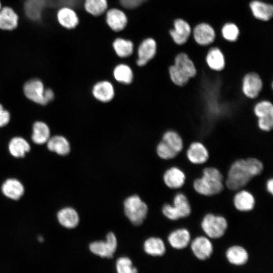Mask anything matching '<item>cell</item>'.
I'll return each mask as SVG.
<instances>
[{
	"label": "cell",
	"mask_w": 273,
	"mask_h": 273,
	"mask_svg": "<svg viewBox=\"0 0 273 273\" xmlns=\"http://www.w3.org/2000/svg\"><path fill=\"white\" fill-rule=\"evenodd\" d=\"M264 168L263 162L256 157L236 159L228 169L224 185L229 190L237 191L245 187L253 178L261 175Z\"/></svg>",
	"instance_id": "1"
},
{
	"label": "cell",
	"mask_w": 273,
	"mask_h": 273,
	"mask_svg": "<svg viewBox=\"0 0 273 273\" xmlns=\"http://www.w3.org/2000/svg\"><path fill=\"white\" fill-rule=\"evenodd\" d=\"M201 177L195 178L193 187L195 192L204 196H213L220 194L224 188L223 174L213 166H204Z\"/></svg>",
	"instance_id": "2"
},
{
	"label": "cell",
	"mask_w": 273,
	"mask_h": 273,
	"mask_svg": "<svg viewBox=\"0 0 273 273\" xmlns=\"http://www.w3.org/2000/svg\"><path fill=\"white\" fill-rule=\"evenodd\" d=\"M263 82L260 75L255 71H249L244 74L241 80V91L247 98L256 99L261 98L271 102L270 98L261 91Z\"/></svg>",
	"instance_id": "3"
},
{
	"label": "cell",
	"mask_w": 273,
	"mask_h": 273,
	"mask_svg": "<svg viewBox=\"0 0 273 273\" xmlns=\"http://www.w3.org/2000/svg\"><path fill=\"white\" fill-rule=\"evenodd\" d=\"M201 228L206 236L210 239H218L225 234L228 222L222 215L208 213L201 220Z\"/></svg>",
	"instance_id": "4"
},
{
	"label": "cell",
	"mask_w": 273,
	"mask_h": 273,
	"mask_svg": "<svg viewBox=\"0 0 273 273\" xmlns=\"http://www.w3.org/2000/svg\"><path fill=\"white\" fill-rule=\"evenodd\" d=\"M123 207L126 216L133 224H141L147 216L148 206L137 195L126 198L123 202Z\"/></svg>",
	"instance_id": "5"
},
{
	"label": "cell",
	"mask_w": 273,
	"mask_h": 273,
	"mask_svg": "<svg viewBox=\"0 0 273 273\" xmlns=\"http://www.w3.org/2000/svg\"><path fill=\"white\" fill-rule=\"evenodd\" d=\"M117 247V240L113 232H109L106 240L95 241L89 245V249L93 254L103 258L113 257Z\"/></svg>",
	"instance_id": "6"
},
{
	"label": "cell",
	"mask_w": 273,
	"mask_h": 273,
	"mask_svg": "<svg viewBox=\"0 0 273 273\" xmlns=\"http://www.w3.org/2000/svg\"><path fill=\"white\" fill-rule=\"evenodd\" d=\"M44 86L39 78H33L27 80L23 86L24 96L30 101L40 106L47 105L44 99Z\"/></svg>",
	"instance_id": "7"
},
{
	"label": "cell",
	"mask_w": 273,
	"mask_h": 273,
	"mask_svg": "<svg viewBox=\"0 0 273 273\" xmlns=\"http://www.w3.org/2000/svg\"><path fill=\"white\" fill-rule=\"evenodd\" d=\"M157 43L152 37L144 38L139 44L136 49V65L143 67L147 65L156 56L157 52Z\"/></svg>",
	"instance_id": "8"
},
{
	"label": "cell",
	"mask_w": 273,
	"mask_h": 273,
	"mask_svg": "<svg viewBox=\"0 0 273 273\" xmlns=\"http://www.w3.org/2000/svg\"><path fill=\"white\" fill-rule=\"evenodd\" d=\"M104 15L105 22L112 31L118 33L126 28L128 19L123 10L116 7L108 8Z\"/></svg>",
	"instance_id": "9"
},
{
	"label": "cell",
	"mask_w": 273,
	"mask_h": 273,
	"mask_svg": "<svg viewBox=\"0 0 273 273\" xmlns=\"http://www.w3.org/2000/svg\"><path fill=\"white\" fill-rule=\"evenodd\" d=\"M192 28L184 19L178 18L173 22V27L169 29V34L174 43L183 46L186 43L192 35Z\"/></svg>",
	"instance_id": "10"
},
{
	"label": "cell",
	"mask_w": 273,
	"mask_h": 273,
	"mask_svg": "<svg viewBox=\"0 0 273 273\" xmlns=\"http://www.w3.org/2000/svg\"><path fill=\"white\" fill-rule=\"evenodd\" d=\"M192 35L195 42L202 47L212 44L216 36L213 27L204 22L198 23L192 28Z\"/></svg>",
	"instance_id": "11"
},
{
	"label": "cell",
	"mask_w": 273,
	"mask_h": 273,
	"mask_svg": "<svg viewBox=\"0 0 273 273\" xmlns=\"http://www.w3.org/2000/svg\"><path fill=\"white\" fill-rule=\"evenodd\" d=\"M190 248L195 257L199 260L209 259L214 250L213 245L210 238L206 236H199L191 240Z\"/></svg>",
	"instance_id": "12"
},
{
	"label": "cell",
	"mask_w": 273,
	"mask_h": 273,
	"mask_svg": "<svg viewBox=\"0 0 273 273\" xmlns=\"http://www.w3.org/2000/svg\"><path fill=\"white\" fill-rule=\"evenodd\" d=\"M188 161L195 165H206L209 159V153L205 145L200 141L192 142L186 151Z\"/></svg>",
	"instance_id": "13"
},
{
	"label": "cell",
	"mask_w": 273,
	"mask_h": 273,
	"mask_svg": "<svg viewBox=\"0 0 273 273\" xmlns=\"http://www.w3.org/2000/svg\"><path fill=\"white\" fill-rule=\"evenodd\" d=\"M56 18L59 25L68 30L75 29L80 22L77 12L69 6L59 8L56 12Z\"/></svg>",
	"instance_id": "14"
},
{
	"label": "cell",
	"mask_w": 273,
	"mask_h": 273,
	"mask_svg": "<svg viewBox=\"0 0 273 273\" xmlns=\"http://www.w3.org/2000/svg\"><path fill=\"white\" fill-rule=\"evenodd\" d=\"M186 174L179 166L174 165L167 168L163 175L165 185L171 189L182 188L185 184Z\"/></svg>",
	"instance_id": "15"
},
{
	"label": "cell",
	"mask_w": 273,
	"mask_h": 273,
	"mask_svg": "<svg viewBox=\"0 0 273 273\" xmlns=\"http://www.w3.org/2000/svg\"><path fill=\"white\" fill-rule=\"evenodd\" d=\"M227 60L223 51L218 47H213L207 52L204 62L209 69L220 72L226 67Z\"/></svg>",
	"instance_id": "16"
},
{
	"label": "cell",
	"mask_w": 273,
	"mask_h": 273,
	"mask_svg": "<svg viewBox=\"0 0 273 273\" xmlns=\"http://www.w3.org/2000/svg\"><path fill=\"white\" fill-rule=\"evenodd\" d=\"M249 8L253 17L262 22H268L273 16V6L265 0H252Z\"/></svg>",
	"instance_id": "17"
},
{
	"label": "cell",
	"mask_w": 273,
	"mask_h": 273,
	"mask_svg": "<svg viewBox=\"0 0 273 273\" xmlns=\"http://www.w3.org/2000/svg\"><path fill=\"white\" fill-rule=\"evenodd\" d=\"M172 64L189 78L194 77L197 74V68L194 60L186 53H177Z\"/></svg>",
	"instance_id": "18"
},
{
	"label": "cell",
	"mask_w": 273,
	"mask_h": 273,
	"mask_svg": "<svg viewBox=\"0 0 273 273\" xmlns=\"http://www.w3.org/2000/svg\"><path fill=\"white\" fill-rule=\"evenodd\" d=\"M19 16L17 12L9 6H3L0 11V30L12 31L19 26Z\"/></svg>",
	"instance_id": "19"
},
{
	"label": "cell",
	"mask_w": 273,
	"mask_h": 273,
	"mask_svg": "<svg viewBox=\"0 0 273 273\" xmlns=\"http://www.w3.org/2000/svg\"><path fill=\"white\" fill-rule=\"evenodd\" d=\"M255 198L249 191L241 189L237 191L233 197V204L239 211L246 212L252 211L255 207Z\"/></svg>",
	"instance_id": "20"
},
{
	"label": "cell",
	"mask_w": 273,
	"mask_h": 273,
	"mask_svg": "<svg viewBox=\"0 0 273 273\" xmlns=\"http://www.w3.org/2000/svg\"><path fill=\"white\" fill-rule=\"evenodd\" d=\"M170 246L176 250H183L189 246L191 241L190 231L186 228H181L172 231L167 237Z\"/></svg>",
	"instance_id": "21"
},
{
	"label": "cell",
	"mask_w": 273,
	"mask_h": 273,
	"mask_svg": "<svg viewBox=\"0 0 273 273\" xmlns=\"http://www.w3.org/2000/svg\"><path fill=\"white\" fill-rule=\"evenodd\" d=\"M225 256L228 261L235 266H242L249 260V255L247 250L238 245H232L225 251Z\"/></svg>",
	"instance_id": "22"
},
{
	"label": "cell",
	"mask_w": 273,
	"mask_h": 273,
	"mask_svg": "<svg viewBox=\"0 0 273 273\" xmlns=\"http://www.w3.org/2000/svg\"><path fill=\"white\" fill-rule=\"evenodd\" d=\"M46 0H25L24 12L27 18L34 22L39 21L42 17Z\"/></svg>",
	"instance_id": "23"
},
{
	"label": "cell",
	"mask_w": 273,
	"mask_h": 273,
	"mask_svg": "<svg viewBox=\"0 0 273 273\" xmlns=\"http://www.w3.org/2000/svg\"><path fill=\"white\" fill-rule=\"evenodd\" d=\"M92 94L98 101L107 103L113 99L115 91L111 82L104 80L99 81L95 84L92 89Z\"/></svg>",
	"instance_id": "24"
},
{
	"label": "cell",
	"mask_w": 273,
	"mask_h": 273,
	"mask_svg": "<svg viewBox=\"0 0 273 273\" xmlns=\"http://www.w3.org/2000/svg\"><path fill=\"white\" fill-rule=\"evenodd\" d=\"M51 137V130L48 125L42 121H36L32 125L31 139L37 145L45 144Z\"/></svg>",
	"instance_id": "25"
},
{
	"label": "cell",
	"mask_w": 273,
	"mask_h": 273,
	"mask_svg": "<svg viewBox=\"0 0 273 273\" xmlns=\"http://www.w3.org/2000/svg\"><path fill=\"white\" fill-rule=\"evenodd\" d=\"M112 47L115 54L122 59L130 57L134 51L133 42L122 37H116L112 41Z\"/></svg>",
	"instance_id": "26"
},
{
	"label": "cell",
	"mask_w": 273,
	"mask_h": 273,
	"mask_svg": "<svg viewBox=\"0 0 273 273\" xmlns=\"http://www.w3.org/2000/svg\"><path fill=\"white\" fill-rule=\"evenodd\" d=\"M8 148L10 154L17 158H23L31 150L29 143L22 136H14L10 140Z\"/></svg>",
	"instance_id": "27"
},
{
	"label": "cell",
	"mask_w": 273,
	"mask_h": 273,
	"mask_svg": "<svg viewBox=\"0 0 273 273\" xmlns=\"http://www.w3.org/2000/svg\"><path fill=\"white\" fill-rule=\"evenodd\" d=\"M47 148L50 151L59 155L66 156L70 152V145L68 140L63 135L51 136L47 141Z\"/></svg>",
	"instance_id": "28"
},
{
	"label": "cell",
	"mask_w": 273,
	"mask_h": 273,
	"mask_svg": "<svg viewBox=\"0 0 273 273\" xmlns=\"http://www.w3.org/2000/svg\"><path fill=\"white\" fill-rule=\"evenodd\" d=\"M57 218L60 224L67 229L75 228L79 222L77 212L71 207H66L60 210L57 214Z\"/></svg>",
	"instance_id": "29"
},
{
	"label": "cell",
	"mask_w": 273,
	"mask_h": 273,
	"mask_svg": "<svg viewBox=\"0 0 273 273\" xmlns=\"http://www.w3.org/2000/svg\"><path fill=\"white\" fill-rule=\"evenodd\" d=\"M172 205L179 219L188 217L192 213L190 202L184 193H178L174 196Z\"/></svg>",
	"instance_id": "30"
},
{
	"label": "cell",
	"mask_w": 273,
	"mask_h": 273,
	"mask_svg": "<svg viewBox=\"0 0 273 273\" xmlns=\"http://www.w3.org/2000/svg\"><path fill=\"white\" fill-rule=\"evenodd\" d=\"M2 191L6 197L17 200L23 195L24 189L23 186L18 180L10 178L3 184Z\"/></svg>",
	"instance_id": "31"
},
{
	"label": "cell",
	"mask_w": 273,
	"mask_h": 273,
	"mask_svg": "<svg viewBox=\"0 0 273 273\" xmlns=\"http://www.w3.org/2000/svg\"><path fill=\"white\" fill-rule=\"evenodd\" d=\"M83 7L89 15L98 17L104 15L109 8L108 0H84Z\"/></svg>",
	"instance_id": "32"
},
{
	"label": "cell",
	"mask_w": 273,
	"mask_h": 273,
	"mask_svg": "<svg viewBox=\"0 0 273 273\" xmlns=\"http://www.w3.org/2000/svg\"><path fill=\"white\" fill-rule=\"evenodd\" d=\"M145 252L153 256H161L166 252L164 241L158 237H150L144 243Z\"/></svg>",
	"instance_id": "33"
},
{
	"label": "cell",
	"mask_w": 273,
	"mask_h": 273,
	"mask_svg": "<svg viewBox=\"0 0 273 273\" xmlns=\"http://www.w3.org/2000/svg\"><path fill=\"white\" fill-rule=\"evenodd\" d=\"M161 140L177 154L181 152L184 149L183 138L174 130L168 129L165 131L162 135Z\"/></svg>",
	"instance_id": "34"
},
{
	"label": "cell",
	"mask_w": 273,
	"mask_h": 273,
	"mask_svg": "<svg viewBox=\"0 0 273 273\" xmlns=\"http://www.w3.org/2000/svg\"><path fill=\"white\" fill-rule=\"evenodd\" d=\"M113 74L116 81L126 84L131 83L133 78L132 69L124 63L117 65L113 69Z\"/></svg>",
	"instance_id": "35"
},
{
	"label": "cell",
	"mask_w": 273,
	"mask_h": 273,
	"mask_svg": "<svg viewBox=\"0 0 273 273\" xmlns=\"http://www.w3.org/2000/svg\"><path fill=\"white\" fill-rule=\"evenodd\" d=\"M240 34V31L238 26L234 22H228L224 23L221 28L222 38L230 42L237 41Z\"/></svg>",
	"instance_id": "36"
},
{
	"label": "cell",
	"mask_w": 273,
	"mask_h": 273,
	"mask_svg": "<svg viewBox=\"0 0 273 273\" xmlns=\"http://www.w3.org/2000/svg\"><path fill=\"white\" fill-rule=\"evenodd\" d=\"M253 112L257 118L273 116V103L267 100L258 101L253 106Z\"/></svg>",
	"instance_id": "37"
},
{
	"label": "cell",
	"mask_w": 273,
	"mask_h": 273,
	"mask_svg": "<svg viewBox=\"0 0 273 273\" xmlns=\"http://www.w3.org/2000/svg\"><path fill=\"white\" fill-rule=\"evenodd\" d=\"M168 74L171 82L178 86H184L190 79L180 72L172 63L168 67Z\"/></svg>",
	"instance_id": "38"
},
{
	"label": "cell",
	"mask_w": 273,
	"mask_h": 273,
	"mask_svg": "<svg viewBox=\"0 0 273 273\" xmlns=\"http://www.w3.org/2000/svg\"><path fill=\"white\" fill-rule=\"evenodd\" d=\"M156 152L160 159L165 160H173L178 154L161 140L156 146Z\"/></svg>",
	"instance_id": "39"
},
{
	"label": "cell",
	"mask_w": 273,
	"mask_h": 273,
	"mask_svg": "<svg viewBox=\"0 0 273 273\" xmlns=\"http://www.w3.org/2000/svg\"><path fill=\"white\" fill-rule=\"evenodd\" d=\"M116 269L118 273H135L137 269L132 266L130 258L123 256L119 257L116 262Z\"/></svg>",
	"instance_id": "40"
},
{
	"label": "cell",
	"mask_w": 273,
	"mask_h": 273,
	"mask_svg": "<svg viewBox=\"0 0 273 273\" xmlns=\"http://www.w3.org/2000/svg\"><path fill=\"white\" fill-rule=\"evenodd\" d=\"M257 125L262 131L268 132L273 130V116L257 118Z\"/></svg>",
	"instance_id": "41"
},
{
	"label": "cell",
	"mask_w": 273,
	"mask_h": 273,
	"mask_svg": "<svg viewBox=\"0 0 273 273\" xmlns=\"http://www.w3.org/2000/svg\"><path fill=\"white\" fill-rule=\"evenodd\" d=\"M162 212L164 216L169 220H177L179 219L172 205L169 204H165L163 206Z\"/></svg>",
	"instance_id": "42"
},
{
	"label": "cell",
	"mask_w": 273,
	"mask_h": 273,
	"mask_svg": "<svg viewBox=\"0 0 273 273\" xmlns=\"http://www.w3.org/2000/svg\"><path fill=\"white\" fill-rule=\"evenodd\" d=\"M11 115L10 112L5 109L0 103V128L7 126L10 122Z\"/></svg>",
	"instance_id": "43"
},
{
	"label": "cell",
	"mask_w": 273,
	"mask_h": 273,
	"mask_svg": "<svg viewBox=\"0 0 273 273\" xmlns=\"http://www.w3.org/2000/svg\"><path fill=\"white\" fill-rule=\"evenodd\" d=\"M55 99V93L50 87H46L44 90V99L47 105L52 102Z\"/></svg>",
	"instance_id": "44"
},
{
	"label": "cell",
	"mask_w": 273,
	"mask_h": 273,
	"mask_svg": "<svg viewBox=\"0 0 273 273\" xmlns=\"http://www.w3.org/2000/svg\"><path fill=\"white\" fill-rule=\"evenodd\" d=\"M266 189L271 196L273 195V178H269L266 183Z\"/></svg>",
	"instance_id": "45"
},
{
	"label": "cell",
	"mask_w": 273,
	"mask_h": 273,
	"mask_svg": "<svg viewBox=\"0 0 273 273\" xmlns=\"http://www.w3.org/2000/svg\"><path fill=\"white\" fill-rule=\"evenodd\" d=\"M38 240L40 242H42L43 241V239L42 237H39Z\"/></svg>",
	"instance_id": "46"
},
{
	"label": "cell",
	"mask_w": 273,
	"mask_h": 273,
	"mask_svg": "<svg viewBox=\"0 0 273 273\" xmlns=\"http://www.w3.org/2000/svg\"><path fill=\"white\" fill-rule=\"evenodd\" d=\"M2 7H3V5H2L1 1H0V11L1 9L2 8Z\"/></svg>",
	"instance_id": "47"
},
{
	"label": "cell",
	"mask_w": 273,
	"mask_h": 273,
	"mask_svg": "<svg viewBox=\"0 0 273 273\" xmlns=\"http://www.w3.org/2000/svg\"><path fill=\"white\" fill-rule=\"evenodd\" d=\"M47 1V0H46Z\"/></svg>",
	"instance_id": "48"
}]
</instances>
